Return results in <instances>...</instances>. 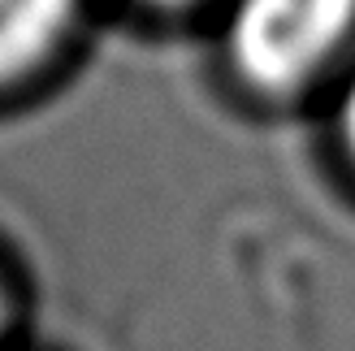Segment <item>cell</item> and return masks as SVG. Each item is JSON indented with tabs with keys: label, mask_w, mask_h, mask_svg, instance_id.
Here are the masks:
<instances>
[{
	"label": "cell",
	"mask_w": 355,
	"mask_h": 351,
	"mask_svg": "<svg viewBox=\"0 0 355 351\" xmlns=\"http://www.w3.org/2000/svg\"><path fill=\"white\" fill-rule=\"evenodd\" d=\"M156 5H182V0H156Z\"/></svg>",
	"instance_id": "cell-4"
},
{
	"label": "cell",
	"mask_w": 355,
	"mask_h": 351,
	"mask_svg": "<svg viewBox=\"0 0 355 351\" xmlns=\"http://www.w3.org/2000/svg\"><path fill=\"white\" fill-rule=\"evenodd\" d=\"M0 317H5V300H0Z\"/></svg>",
	"instance_id": "cell-5"
},
{
	"label": "cell",
	"mask_w": 355,
	"mask_h": 351,
	"mask_svg": "<svg viewBox=\"0 0 355 351\" xmlns=\"http://www.w3.org/2000/svg\"><path fill=\"white\" fill-rule=\"evenodd\" d=\"M343 135H347V148L355 152V83H351L347 104H343Z\"/></svg>",
	"instance_id": "cell-3"
},
{
	"label": "cell",
	"mask_w": 355,
	"mask_h": 351,
	"mask_svg": "<svg viewBox=\"0 0 355 351\" xmlns=\"http://www.w3.org/2000/svg\"><path fill=\"white\" fill-rule=\"evenodd\" d=\"M78 0H0V83L22 78L65 40Z\"/></svg>",
	"instance_id": "cell-2"
},
{
	"label": "cell",
	"mask_w": 355,
	"mask_h": 351,
	"mask_svg": "<svg viewBox=\"0 0 355 351\" xmlns=\"http://www.w3.org/2000/svg\"><path fill=\"white\" fill-rule=\"evenodd\" d=\"M355 26V0H239L234 69L260 92H291L329 61Z\"/></svg>",
	"instance_id": "cell-1"
}]
</instances>
